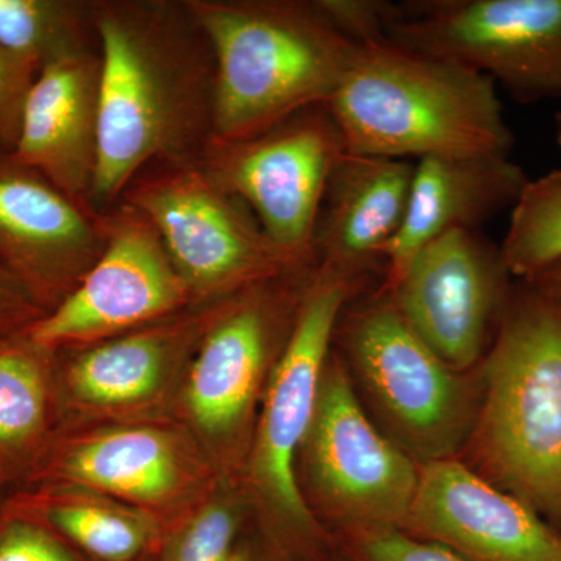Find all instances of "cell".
<instances>
[{
	"label": "cell",
	"mask_w": 561,
	"mask_h": 561,
	"mask_svg": "<svg viewBox=\"0 0 561 561\" xmlns=\"http://www.w3.org/2000/svg\"><path fill=\"white\" fill-rule=\"evenodd\" d=\"M350 291V280L313 267L265 387L245 460L251 493L273 526L291 537H311L316 530L298 482V456L311 427L332 339Z\"/></svg>",
	"instance_id": "cell-7"
},
{
	"label": "cell",
	"mask_w": 561,
	"mask_h": 561,
	"mask_svg": "<svg viewBox=\"0 0 561 561\" xmlns=\"http://www.w3.org/2000/svg\"><path fill=\"white\" fill-rule=\"evenodd\" d=\"M298 457L313 501L328 513L362 531L404 529L420 470L373 426L345 368L331 356Z\"/></svg>",
	"instance_id": "cell-12"
},
{
	"label": "cell",
	"mask_w": 561,
	"mask_h": 561,
	"mask_svg": "<svg viewBox=\"0 0 561 561\" xmlns=\"http://www.w3.org/2000/svg\"><path fill=\"white\" fill-rule=\"evenodd\" d=\"M501 245L481 231L456 230L424 247L390 287L411 330L454 371L478 364L497 313L507 309Z\"/></svg>",
	"instance_id": "cell-14"
},
{
	"label": "cell",
	"mask_w": 561,
	"mask_h": 561,
	"mask_svg": "<svg viewBox=\"0 0 561 561\" xmlns=\"http://www.w3.org/2000/svg\"><path fill=\"white\" fill-rule=\"evenodd\" d=\"M230 561H261L257 559L256 553L251 551L249 546L241 545L239 542L238 548H236V551L232 552Z\"/></svg>",
	"instance_id": "cell-32"
},
{
	"label": "cell",
	"mask_w": 561,
	"mask_h": 561,
	"mask_svg": "<svg viewBox=\"0 0 561 561\" xmlns=\"http://www.w3.org/2000/svg\"><path fill=\"white\" fill-rule=\"evenodd\" d=\"M136 561H154V556L146 557V559H140Z\"/></svg>",
	"instance_id": "cell-35"
},
{
	"label": "cell",
	"mask_w": 561,
	"mask_h": 561,
	"mask_svg": "<svg viewBox=\"0 0 561 561\" xmlns=\"http://www.w3.org/2000/svg\"><path fill=\"white\" fill-rule=\"evenodd\" d=\"M5 504L32 516L90 561H136L157 556L165 530L146 513L87 486L39 483Z\"/></svg>",
	"instance_id": "cell-22"
},
{
	"label": "cell",
	"mask_w": 561,
	"mask_h": 561,
	"mask_svg": "<svg viewBox=\"0 0 561 561\" xmlns=\"http://www.w3.org/2000/svg\"><path fill=\"white\" fill-rule=\"evenodd\" d=\"M214 55L213 139H249L327 106L360 44L320 0H186Z\"/></svg>",
	"instance_id": "cell-2"
},
{
	"label": "cell",
	"mask_w": 561,
	"mask_h": 561,
	"mask_svg": "<svg viewBox=\"0 0 561 561\" xmlns=\"http://www.w3.org/2000/svg\"><path fill=\"white\" fill-rule=\"evenodd\" d=\"M7 482L3 481L2 478H0V512H2L3 504H5L7 497L3 496V491H5Z\"/></svg>",
	"instance_id": "cell-34"
},
{
	"label": "cell",
	"mask_w": 561,
	"mask_h": 561,
	"mask_svg": "<svg viewBox=\"0 0 561 561\" xmlns=\"http://www.w3.org/2000/svg\"><path fill=\"white\" fill-rule=\"evenodd\" d=\"M101 55L92 205L121 201L140 171L198 160L213 139L214 55L186 0H92Z\"/></svg>",
	"instance_id": "cell-1"
},
{
	"label": "cell",
	"mask_w": 561,
	"mask_h": 561,
	"mask_svg": "<svg viewBox=\"0 0 561 561\" xmlns=\"http://www.w3.org/2000/svg\"><path fill=\"white\" fill-rule=\"evenodd\" d=\"M327 110L364 157H511L515 146L493 80L387 38L360 44Z\"/></svg>",
	"instance_id": "cell-3"
},
{
	"label": "cell",
	"mask_w": 561,
	"mask_h": 561,
	"mask_svg": "<svg viewBox=\"0 0 561 561\" xmlns=\"http://www.w3.org/2000/svg\"><path fill=\"white\" fill-rule=\"evenodd\" d=\"M500 245L508 271L524 279L561 261V171L529 180Z\"/></svg>",
	"instance_id": "cell-24"
},
{
	"label": "cell",
	"mask_w": 561,
	"mask_h": 561,
	"mask_svg": "<svg viewBox=\"0 0 561 561\" xmlns=\"http://www.w3.org/2000/svg\"><path fill=\"white\" fill-rule=\"evenodd\" d=\"M512 157H430L415 164L408 209L382 257L393 286L415 254L456 230L482 225L512 209L529 183Z\"/></svg>",
	"instance_id": "cell-19"
},
{
	"label": "cell",
	"mask_w": 561,
	"mask_h": 561,
	"mask_svg": "<svg viewBox=\"0 0 561 561\" xmlns=\"http://www.w3.org/2000/svg\"><path fill=\"white\" fill-rule=\"evenodd\" d=\"M346 153L327 106L295 114L249 139L210 140L201 161L239 198L276 245L313 262L312 241L328 181Z\"/></svg>",
	"instance_id": "cell-10"
},
{
	"label": "cell",
	"mask_w": 561,
	"mask_h": 561,
	"mask_svg": "<svg viewBox=\"0 0 561 561\" xmlns=\"http://www.w3.org/2000/svg\"><path fill=\"white\" fill-rule=\"evenodd\" d=\"M39 65L0 46V150L11 151L20 139L22 116Z\"/></svg>",
	"instance_id": "cell-27"
},
{
	"label": "cell",
	"mask_w": 561,
	"mask_h": 561,
	"mask_svg": "<svg viewBox=\"0 0 561 561\" xmlns=\"http://www.w3.org/2000/svg\"><path fill=\"white\" fill-rule=\"evenodd\" d=\"M221 482L190 432L165 420L65 427L25 486H87L146 513L168 531Z\"/></svg>",
	"instance_id": "cell-8"
},
{
	"label": "cell",
	"mask_w": 561,
	"mask_h": 561,
	"mask_svg": "<svg viewBox=\"0 0 561 561\" xmlns=\"http://www.w3.org/2000/svg\"><path fill=\"white\" fill-rule=\"evenodd\" d=\"M242 508L231 482L165 531L154 561H230L238 548Z\"/></svg>",
	"instance_id": "cell-25"
},
{
	"label": "cell",
	"mask_w": 561,
	"mask_h": 561,
	"mask_svg": "<svg viewBox=\"0 0 561 561\" xmlns=\"http://www.w3.org/2000/svg\"><path fill=\"white\" fill-rule=\"evenodd\" d=\"M101 256L68 297L28 328L44 348L65 351L108 341L194 308L160 234L138 209L105 210Z\"/></svg>",
	"instance_id": "cell-11"
},
{
	"label": "cell",
	"mask_w": 561,
	"mask_h": 561,
	"mask_svg": "<svg viewBox=\"0 0 561 561\" xmlns=\"http://www.w3.org/2000/svg\"><path fill=\"white\" fill-rule=\"evenodd\" d=\"M345 342L360 378L409 448L427 461L449 459L468 415L457 371L421 341L391 300L354 313Z\"/></svg>",
	"instance_id": "cell-15"
},
{
	"label": "cell",
	"mask_w": 561,
	"mask_h": 561,
	"mask_svg": "<svg viewBox=\"0 0 561 561\" xmlns=\"http://www.w3.org/2000/svg\"><path fill=\"white\" fill-rule=\"evenodd\" d=\"M316 265L216 302L184 375L173 421L202 446L221 479L245 465L260 394L289 337Z\"/></svg>",
	"instance_id": "cell-5"
},
{
	"label": "cell",
	"mask_w": 561,
	"mask_h": 561,
	"mask_svg": "<svg viewBox=\"0 0 561 561\" xmlns=\"http://www.w3.org/2000/svg\"><path fill=\"white\" fill-rule=\"evenodd\" d=\"M58 354L27 331L0 337V478L27 483L66 427Z\"/></svg>",
	"instance_id": "cell-21"
},
{
	"label": "cell",
	"mask_w": 561,
	"mask_h": 561,
	"mask_svg": "<svg viewBox=\"0 0 561 561\" xmlns=\"http://www.w3.org/2000/svg\"><path fill=\"white\" fill-rule=\"evenodd\" d=\"M0 561H90L49 527L3 504Z\"/></svg>",
	"instance_id": "cell-26"
},
{
	"label": "cell",
	"mask_w": 561,
	"mask_h": 561,
	"mask_svg": "<svg viewBox=\"0 0 561 561\" xmlns=\"http://www.w3.org/2000/svg\"><path fill=\"white\" fill-rule=\"evenodd\" d=\"M214 306H194L108 341L58 351L66 427L173 420L181 383Z\"/></svg>",
	"instance_id": "cell-13"
},
{
	"label": "cell",
	"mask_w": 561,
	"mask_h": 561,
	"mask_svg": "<svg viewBox=\"0 0 561 561\" xmlns=\"http://www.w3.org/2000/svg\"><path fill=\"white\" fill-rule=\"evenodd\" d=\"M556 140H557V146H559L561 149V106H560V110L557 111V114H556Z\"/></svg>",
	"instance_id": "cell-33"
},
{
	"label": "cell",
	"mask_w": 561,
	"mask_h": 561,
	"mask_svg": "<svg viewBox=\"0 0 561 561\" xmlns=\"http://www.w3.org/2000/svg\"><path fill=\"white\" fill-rule=\"evenodd\" d=\"M386 38L478 70L515 101L561 99V0L389 2Z\"/></svg>",
	"instance_id": "cell-9"
},
{
	"label": "cell",
	"mask_w": 561,
	"mask_h": 561,
	"mask_svg": "<svg viewBox=\"0 0 561 561\" xmlns=\"http://www.w3.org/2000/svg\"><path fill=\"white\" fill-rule=\"evenodd\" d=\"M320 3L357 44L386 38L387 0H320Z\"/></svg>",
	"instance_id": "cell-29"
},
{
	"label": "cell",
	"mask_w": 561,
	"mask_h": 561,
	"mask_svg": "<svg viewBox=\"0 0 561 561\" xmlns=\"http://www.w3.org/2000/svg\"><path fill=\"white\" fill-rule=\"evenodd\" d=\"M404 529L467 561H561V535L534 508L451 459L421 468Z\"/></svg>",
	"instance_id": "cell-17"
},
{
	"label": "cell",
	"mask_w": 561,
	"mask_h": 561,
	"mask_svg": "<svg viewBox=\"0 0 561 561\" xmlns=\"http://www.w3.org/2000/svg\"><path fill=\"white\" fill-rule=\"evenodd\" d=\"M0 46L41 69L99 51L92 0H0Z\"/></svg>",
	"instance_id": "cell-23"
},
{
	"label": "cell",
	"mask_w": 561,
	"mask_h": 561,
	"mask_svg": "<svg viewBox=\"0 0 561 561\" xmlns=\"http://www.w3.org/2000/svg\"><path fill=\"white\" fill-rule=\"evenodd\" d=\"M359 549L364 561H467L440 545L400 529L362 531Z\"/></svg>",
	"instance_id": "cell-28"
},
{
	"label": "cell",
	"mask_w": 561,
	"mask_h": 561,
	"mask_svg": "<svg viewBox=\"0 0 561 561\" xmlns=\"http://www.w3.org/2000/svg\"><path fill=\"white\" fill-rule=\"evenodd\" d=\"M119 202L153 225L195 306L228 300L316 265L276 245L251 210L214 181L201 158L147 165Z\"/></svg>",
	"instance_id": "cell-6"
},
{
	"label": "cell",
	"mask_w": 561,
	"mask_h": 561,
	"mask_svg": "<svg viewBox=\"0 0 561 561\" xmlns=\"http://www.w3.org/2000/svg\"><path fill=\"white\" fill-rule=\"evenodd\" d=\"M46 313L27 287L0 265V337L27 331Z\"/></svg>",
	"instance_id": "cell-30"
},
{
	"label": "cell",
	"mask_w": 561,
	"mask_h": 561,
	"mask_svg": "<svg viewBox=\"0 0 561 561\" xmlns=\"http://www.w3.org/2000/svg\"><path fill=\"white\" fill-rule=\"evenodd\" d=\"M99 51L50 62L41 69L33 84L20 139L11 151L18 161L90 208H94L92 194L99 165Z\"/></svg>",
	"instance_id": "cell-18"
},
{
	"label": "cell",
	"mask_w": 561,
	"mask_h": 561,
	"mask_svg": "<svg viewBox=\"0 0 561 561\" xmlns=\"http://www.w3.org/2000/svg\"><path fill=\"white\" fill-rule=\"evenodd\" d=\"M534 284L538 290L552 297L561 298V261L556 262L551 267L546 268L531 279H527Z\"/></svg>",
	"instance_id": "cell-31"
},
{
	"label": "cell",
	"mask_w": 561,
	"mask_h": 561,
	"mask_svg": "<svg viewBox=\"0 0 561 561\" xmlns=\"http://www.w3.org/2000/svg\"><path fill=\"white\" fill-rule=\"evenodd\" d=\"M479 426L491 474L561 522V298L535 287L505 309Z\"/></svg>",
	"instance_id": "cell-4"
},
{
	"label": "cell",
	"mask_w": 561,
	"mask_h": 561,
	"mask_svg": "<svg viewBox=\"0 0 561 561\" xmlns=\"http://www.w3.org/2000/svg\"><path fill=\"white\" fill-rule=\"evenodd\" d=\"M105 213L81 205L0 150V265L49 312L101 256Z\"/></svg>",
	"instance_id": "cell-16"
},
{
	"label": "cell",
	"mask_w": 561,
	"mask_h": 561,
	"mask_svg": "<svg viewBox=\"0 0 561 561\" xmlns=\"http://www.w3.org/2000/svg\"><path fill=\"white\" fill-rule=\"evenodd\" d=\"M415 164L346 151L332 171L313 232L317 267L353 283L383 262L400 230Z\"/></svg>",
	"instance_id": "cell-20"
}]
</instances>
